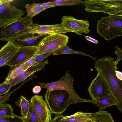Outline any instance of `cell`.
I'll use <instances>...</instances> for the list:
<instances>
[{
    "instance_id": "277c9868",
    "label": "cell",
    "mask_w": 122,
    "mask_h": 122,
    "mask_svg": "<svg viewBox=\"0 0 122 122\" xmlns=\"http://www.w3.org/2000/svg\"><path fill=\"white\" fill-rule=\"evenodd\" d=\"M74 81L73 77L67 71L64 76L55 81L47 83L38 82V84L41 88H46L47 90H60L67 91L69 95V105L82 102H89L95 104L96 102L95 101L81 98L77 95L73 87Z\"/></svg>"
},
{
    "instance_id": "f1b7e54d",
    "label": "cell",
    "mask_w": 122,
    "mask_h": 122,
    "mask_svg": "<svg viewBox=\"0 0 122 122\" xmlns=\"http://www.w3.org/2000/svg\"><path fill=\"white\" fill-rule=\"evenodd\" d=\"M56 51V50H55ZM55 51H52L40 54L35 57V58L36 63L35 64L41 62L45 59L52 54Z\"/></svg>"
},
{
    "instance_id": "5b68a950",
    "label": "cell",
    "mask_w": 122,
    "mask_h": 122,
    "mask_svg": "<svg viewBox=\"0 0 122 122\" xmlns=\"http://www.w3.org/2000/svg\"><path fill=\"white\" fill-rule=\"evenodd\" d=\"M89 12L104 13L122 16V0H85L82 3Z\"/></svg>"
},
{
    "instance_id": "d4e9b609",
    "label": "cell",
    "mask_w": 122,
    "mask_h": 122,
    "mask_svg": "<svg viewBox=\"0 0 122 122\" xmlns=\"http://www.w3.org/2000/svg\"><path fill=\"white\" fill-rule=\"evenodd\" d=\"M24 119L25 122H42L30 104L27 117Z\"/></svg>"
},
{
    "instance_id": "7402d4cb",
    "label": "cell",
    "mask_w": 122,
    "mask_h": 122,
    "mask_svg": "<svg viewBox=\"0 0 122 122\" xmlns=\"http://www.w3.org/2000/svg\"><path fill=\"white\" fill-rule=\"evenodd\" d=\"M15 103L16 105L21 107L22 117L24 119L26 118L30 106L29 100L21 95L20 99Z\"/></svg>"
},
{
    "instance_id": "d6986e66",
    "label": "cell",
    "mask_w": 122,
    "mask_h": 122,
    "mask_svg": "<svg viewBox=\"0 0 122 122\" xmlns=\"http://www.w3.org/2000/svg\"><path fill=\"white\" fill-rule=\"evenodd\" d=\"M91 116L94 122H115L111 114L106 111H99L92 113Z\"/></svg>"
},
{
    "instance_id": "484cf974",
    "label": "cell",
    "mask_w": 122,
    "mask_h": 122,
    "mask_svg": "<svg viewBox=\"0 0 122 122\" xmlns=\"http://www.w3.org/2000/svg\"><path fill=\"white\" fill-rule=\"evenodd\" d=\"M56 6H70L76 5L80 3H83V1L77 0H56L51 1Z\"/></svg>"
},
{
    "instance_id": "2e32d148",
    "label": "cell",
    "mask_w": 122,
    "mask_h": 122,
    "mask_svg": "<svg viewBox=\"0 0 122 122\" xmlns=\"http://www.w3.org/2000/svg\"><path fill=\"white\" fill-rule=\"evenodd\" d=\"M19 47L11 42H8L0 50V67L4 66L18 50Z\"/></svg>"
},
{
    "instance_id": "e0dca14e",
    "label": "cell",
    "mask_w": 122,
    "mask_h": 122,
    "mask_svg": "<svg viewBox=\"0 0 122 122\" xmlns=\"http://www.w3.org/2000/svg\"><path fill=\"white\" fill-rule=\"evenodd\" d=\"M92 113L78 112L69 116H64L61 119V122H86L90 119Z\"/></svg>"
},
{
    "instance_id": "9c48e42d",
    "label": "cell",
    "mask_w": 122,
    "mask_h": 122,
    "mask_svg": "<svg viewBox=\"0 0 122 122\" xmlns=\"http://www.w3.org/2000/svg\"><path fill=\"white\" fill-rule=\"evenodd\" d=\"M88 91L92 100L95 102L106 95H111L109 89L106 82L98 73L88 88Z\"/></svg>"
},
{
    "instance_id": "74e56055",
    "label": "cell",
    "mask_w": 122,
    "mask_h": 122,
    "mask_svg": "<svg viewBox=\"0 0 122 122\" xmlns=\"http://www.w3.org/2000/svg\"><path fill=\"white\" fill-rule=\"evenodd\" d=\"M86 122H94L93 118L92 117H91L89 121Z\"/></svg>"
},
{
    "instance_id": "30bf717a",
    "label": "cell",
    "mask_w": 122,
    "mask_h": 122,
    "mask_svg": "<svg viewBox=\"0 0 122 122\" xmlns=\"http://www.w3.org/2000/svg\"><path fill=\"white\" fill-rule=\"evenodd\" d=\"M43 98L41 95H34L31 99L30 104L42 122H51V113Z\"/></svg>"
},
{
    "instance_id": "52a82bcc",
    "label": "cell",
    "mask_w": 122,
    "mask_h": 122,
    "mask_svg": "<svg viewBox=\"0 0 122 122\" xmlns=\"http://www.w3.org/2000/svg\"><path fill=\"white\" fill-rule=\"evenodd\" d=\"M69 38L65 34H49L41 42L33 57L46 52L55 51L66 44Z\"/></svg>"
},
{
    "instance_id": "d6a6232c",
    "label": "cell",
    "mask_w": 122,
    "mask_h": 122,
    "mask_svg": "<svg viewBox=\"0 0 122 122\" xmlns=\"http://www.w3.org/2000/svg\"><path fill=\"white\" fill-rule=\"evenodd\" d=\"M38 4L42 6L45 10L48 8L56 6V5L54 3L52 2L38 3Z\"/></svg>"
},
{
    "instance_id": "ffe728a7",
    "label": "cell",
    "mask_w": 122,
    "mask_h": 122,
    "mask_svg": "<svg viewBox=\"0 0 122 122\" xmlns=\"http://www.w3.org/2000/svg\"><path fill=\"white\" fill-rule=\"evenodd\" d=\"M80 54L83 56H88L96 61V59L91 56L84 52L75 51L70 48L68 46L67 44L56 50L53 53L52 55H55L62 54Z\"/></svg>"
},
{
    "instance_id": "cb8c5ba5",
    "label": "cell",
    "mask_w": 122,
    "mask_h": 122,
    "mask_svg": "<svg viewBox=\"0 0 122 122\" xmlns=\"http://www.w3.org/2000/svg\"><path fill=\"white\" fill-rule=\"evenodd\" d=\"M11 67L5 81H8L15 78L24 71L21 65Z\"/></svg>"
},
{
    "instance_id": "ac0fdd59",
    "label": "cell",
    "mask_w": 122,
    "mask_h": 122,
    "mask_svg": "<svg viewBox=\"0 0 122 122\" xmlns=\"http://www.w3.org/2000/svg\"><path fill=\"white\" fill-rule=\"evenodd\" d=\"M95 104L99 108V111H103L106 108L116 105L115 100L111 95H107L99 99Z\"/></svg>"
},
{
    "instance_id": "4fadbf2b",
    "label": "cell",
    "mask_w": 122,
    "mask_h": 122,
    "mask_svg": "<svg viewBox=\"0 0 122 122\" xmlns=\"http://www.w3.org/2000/svg\"><path fill=\"white\" fill-rule=\"evenodd\" d=\"M18 50L14 56L8 61L5 66L11 67L21 65L33 57L37 47L25 46L19 47Z\"/></svg>"
},
{
    "instance_id": "44dd1931",
    "label": "cell",
    "mask_w": 122,
    "mask_h": 122,
    "mask_svg": "<svg viewBox=\"0 0 122 122\" xmlns=\"http://www.w3.org/2000/svg\"><path fill=\"white\" fill-rule=\"evenodd\" d=\"M26 9L27 16L32 18L45 9L38 3H33L31 4H26L25 6Z\"/></svg>"
},
{
    "instance_id": "4dcf8cb0",
    "label": "cell",
    "mask_w": 122,
    "mask_h": 122,
    "mask_svg": "<svg viewBox=\"0 0 122 122\" xmlns=\"http://www.w3.org/2000/svg\"><path fill=\"white\" fill-rule=\"evenodd\" d=\"M11 88L10 83L4 84L0 87V96L3 94L5 95L8 93L9 91Z\"/></svg>"
},
{
    "instance_id": "603a6c76",
    "label": "cell",
    "mask_w": 122,
    "mask_h": 122,
    "mask_svg": "<svg viewBox=\"0 0 122 122\" xmlns=\"http://www.w3.org/2000/svg\"><path fill=\"white\" fill-rule=\"evenodd\" d=\"M14 114L11 105L5 103L0 104V118L10 117Z\"/></svg>"
},
{
    "instance_id": "f546056e",
    "label": "cell",
    "mask_w": 122,
    "mask_h": 122,
    "mask_svg": "<svg viewBox=\"0 0 122 122\" xmlns=\"http://www.w3.org/2000/svg\"><path fill=\"white\" fill-rule=\"evenodd\" d=\"M117 56V58L115 61V63L117 65L122 59V51L121 49L117 46H115V51L114 52Z\"/></svg>"
},
{
    "instance_id": "8992f818",
    "label": "cell",
    "mask_w": 122,
    "mask_h": 122,
    "mask_svg": "<svg viewBox=\"0 0 122 122\" xmlns=\"http://www.w3.org/2000/svg\"><path fill=\"white\" fill-rule=\"evenodd\" d=\"M45 101L51 113L62 114L69 105V95L66 91L60 90H47Z\"/></svg>"
},
{
    "instance_id": "6da1fadb",
    "label": "cell",
    "mask_w": 122,
    "mask_h": 122,
    "mask_svg": "<svg viewBox=\"0 0 122 122\" xmlns=\"http://www.w3.org/2000/svg\"><path fill=\"white\" fill-rule=\"evenodd\" d=\"M115 60L109 56H104L96 61L94 66L106 82L116 106L122 113V81L118 79L115 75V71L117 70L118 67Z\"/></svg>"
},
{
    "instance_id": "836d02e7",
    "label": "cell",
    "mask_w": 122,
    "mask_h": 122,
    "mask_svg": "<svg viewBox=\"0 0 122 122\" xmlns=\"http://www.w3.org/2000/svg\"><path fill=\"white\" fill-rule=\"evenodd\" d=\"M64 117L62 114H55V117L52 119L51 122H61V119Z\"/></svg>"
},
{
    "instance_id": "ba28073f",
    "label": "cell",
    "mask_w": 122,
    "mask_h": 122,
    "mask_svg": "<svg viewBox=\"0 0 122 122\" xmlns=\"http://www.w3.org/2000/svg\"><path fill=\"white\" fill-rule=\"evenodd\" d=\"M13 1L3 0L0 4V28L20 19L24 15L23 11L10 5Z\"/></svg>"
},
{
    "instance_id": "e575fe53",
    "label": "cell",
    "mask_w": 122,
    "mask_h": 122,
    "mask_svg": "<svg viewBox=\"0 0 122 122\" xmlns=\"http://www.w3.org/2000/svg\"><path fill=\"white\" fill-rule=\"evenodd\" d=\"M84 37L87 41L91 42L96 44H97L98 43V41L97 40L89 36L85 35Z\"/></svg>"
},
{
    "instance_id": "3957f363",
    "label": "cell",
    "mask_w": 122,
    "mask_h": 122,
    "mask_svg": "<svg viewBox=\"0 0 122 122\" xmlns=\"http://www.w3.org/2000/svg\"><path fill=\"white\" fill-rule=\"evenodd\" d=\"M97 32L108 41L122 35V16L110 15L102 17L96 25Z\"/></svg>"
},
{
    "instance_id": "4316f807",
    "label": "cell",
    "mask_w": 122,
    "mask_h": 122,
    "mask_svg": "<svg viewBox=\"0 0 122 122\" xmlns=\"http://www.w3.org/2000/svg\"><path fill=\"white\" fill-rule=\"evenodd\" d=\"M0 122H25V119L22 117L14 114L8 117L0 118Z\"/></svg>"
},
{
    "instance_id": "5bb4252c",
    "label": "cell",
    "mask_w": 122,
    "mask_h": 122,
    "mask_svg": "<svg viewBox=\"0 0 122 122\" xmlns=\"http://www.w3.org/2000/svg\"><path fill=\"white\" fill-rule=\"evenodd\" d=\"M49 64L47 60L35 64L32 66L24 71L15 78L8 81H4L0 84V87L4 84L10 83L11 88L14 86L23 82L29 76L35 72L44 69L45 66Z\"/></svg>"
},
{
    "instance_id": "8fae6325",
    "label": "cell",
    "mask_w": 122,
    "mask_h": 122,
    "mask_svg": "<svg viewBox=\"0 0 122 122\" xmlns=\"http://www.w3.org/2000/svg\"><path fill=\"white\" fill-rule=\"evenodd\" d=\"M30 33L42 35L62 34L73 32L68 29L62 23L48 25H43L32 23L30 26Z\"/></svg>"
},
{
    "instance_id": "9a60e30c",
    "label": "cell",
    "mask_w": 122,
    "mask_h": 122,
    "mask_svg": "<svg viewBox=\"0 0 122 122\" xmlns=\"http://www.w3.org/2000/svg\"><path fill=\"white\" fill-rule=\"evenodd\" d=\"M48 35L30 33L12 42L18 47L25 46L38 47L42 39Z\"/></svg>"
},
{
    "instance_id": "7c38bea8",
    "label": "cell",
    "mask_w": 122,
    "mask_h": 122,
    "mask_svg": "<svg viewBox=\"0 0 122 122\" xmlns=\"http://www.w3.org/2000/svg\"><path fill=\"white\" fill-rule=\"evenodd\" d=\"M61 20V23L73 33L82 35L83 33L87 34L90 32V25L88 20H78L70 16H63Z\"/></svg>"
},
{
    "instance_id": "1f68e13d",
    "label": "cell",
    "mask_w": 122,
    "mask_h": 122,
    "mask_svg": "<svg viewBox=\"0 0 122 122\" xmlns=\"http://www.w3.org/2000/svg\"><path fill=\"white\" fill-rule=\"evenodd\" d=\"M16 90V89L10 93H8L4 95L0 96V104L2 103L8 101L9 100L10 95Z\"/></svg>"
},
{
    "instance_id": "d590c367",
    "label": "cell",
    "mask_w": 122,
    "mask_h": 122,
    "mask_svg": "<svg viewBox=\"0 0 122 122\" xmlns=\"http://www.w3.org/2000/svg\"><path fill=\"white\" fill-rule=\"evenodd\" d=\"M41 90V87L39 86H36L33 88L32 91L35 94H37L40 92Z\"/></svg>"
},
{
    "instance_id": "83f0119b",
    "label": "cell",
    "mask_w": 122,
    "mask_h": 122,
    "mask_svg": "<svg viewBox=\"0 0 122 122\" xmlns=\"http://www.w3.org/2000/svg\"><path fill=\"white\" fill-rule=\"evenodd\" d=\"M36 63L35 58L33 57L27 61L21 64L24 71L34 65Z\"/></svg>"
},
{
    "instance_id": "8d00e7d4",
    "label": "cell",
    "mask_w": 122,
    "mask_h": 122,
    "mask_svg": "<svg viewBox=\"0 0 122 122\" xmlns=\"http://www.w3.org/2000/svg\"><path fill=\"white\" fill-rule=\"evenodd\" d=\"M115 74L117 78L119 80L122 81V73L120 71L116 70Z\"/></svg>"
},
{
    "instance_id": "7a4b0ae2",
    "label": "cell",
    "mask_w": 122,
    "mask_h": 122,
    "mask_svg": "<svg viewBox=\"0 0 122 122\" xmlns=\"http://www.w3.org/2000/svg\"><path fill=\"white\" fill-rule=\"evenodd\" d=\"M32 18L27 16L4 27L0 31V40L13 42L30 33Z\"/></svg>"
},
{
    "instance_id": "f35d334b",
    "label": "cell",
    "mask_w": 122,
    "mask_h": 122,
    "mask_svg": "<svg viewBox=\"0 0 122 122\" xmlns=\"http://www.w3.org/2000/svg\"><path fill=\"white\" fill-rule=\"evenodd\" d=\"M3 0H0V4L2 2Z\"/></svg>"
}]
</instances>
